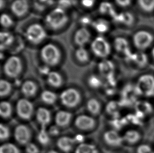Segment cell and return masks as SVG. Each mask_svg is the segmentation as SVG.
Returning <instances> with one entry per match:
<instances>
[{"label": "cell", "mask_w": 154, "mask_h": 153, "mask_svg": "<svg viewBox=\"0 0 154 153\" xmlns=\"http://www.w3.org/2000/svg\"><path fill=\"white\" fill-rule=\"evenodd\" d=\"M26 41L24 37L21 38V36L16 35L14 42L12 46L9 49L11 55H17L22 52L25 47Z\"/></svg>", "instance_id": "23"}, {"label": "cell", "mask_w": 154, "mask_h": 153, "mask_svg": "<svg viewBox=\"0 0 154 153\" xmlns=\"http://www.w3.org/2000/svg\"><path fill=\"white\" fill-rule=\"evenodd\" d=\"M41 98L44 103L48 104H52L56 102L57 95L54 92L46 90L42 92L41 94Z\"/></svg>", "instance_id": "34"}, {"label": "cell", "mask_w": 154, "mask_h": 153, "mask_svg": "<svg viewBox=\"0 0 154 153\" xmlns=\"http://www.w3.org/2000/svg\"><path fill=\"white\" fill-rule=\"evenodd\" d=\"M36 118L38 122L44 128L50 123L51 114L48 109L41 107L36 111Z\"/></svg>", "instance_id": "19"}, {"label": "cell", "mask_w": 154, "mask_h": 153, "mask_svg": "<svg viewBox=\"0 0 154 153\" xmlns=\"http://www.w3.org/2000/svg\"><path fill=\"white\" fill-rule=\"evenodd\" d=\"M47 76V81L48 84L52 87L58 88L63 84V78L62 75L56 71H51Z\"/></svg>", "instance_id": "27"}, {"label": "cell", "mask_w": 154, "mask_h": 153, "mask_svg": "<svg viewBox=\"0 0 154 153\" xmlns=\"http://www.w3.org/2000/svg\"><path fill=\"white\" fill-rule=\"evenodd\" d=\"M99 69L100 72L103 74H109L112 73L114 69V65L111 61L103 59L99 64Z\"/></svg>", "instance_id": "35"}, {"label": "cell", "mask_w": 154, "mask_h": 153, "mask_svg": "<svg viewBox=\"0 0 154 153\" xmlns=\"http://www.w3.org/2000/svg\"><path fill=\"white\" fill-rule=\"evenodd\" d=\"M25 151L27 153H40V150L37 145L31 142L25 145Z\"/></svg>", "instance_id": "44"}, {"label": "cell", "mask_w": 154, "mask_h": 153, "mask_svg": "<svg viewBox=\"0 0 154 153\" xmlns=\"http://www.w3.org/2000/svg\"><path fill=\"white\" fill-rule=\"evenodd\" d=\"M94 20L89 15H84L79 18V23L81 27H88V26H92Z\"/></svg>", "instance_id": "40"}, {"label": "cell", "mask_w": 154, "mask_h": 153, "mask_svg": "<svg viewBox=\"0 0 154 153\" xmlns=\"http://www.w3.org/2000/svg\"><path fill=\"white\" fill-rule=\"evenodd\" d=\"M113 47L117 52L129 57L131 55L130 45L128 41L124 38L119 37L115 38L113 43Z\"/></svg>", "instance_id": "16"}, {"label": "cell", "mask_w": 154, "mask_h": 153, "mask_svg": "<svg viewBox=\"0 0 154 153\" xmlns=\"http://www.w3.org/2000/svg\"><path fill=\"white\" fill-rule=\"evenodd\" d=\"M48 153H59L58 152L56 151L55 150H53V149H52V150H50V151H49L48 152Z\"/></svg>", "instance_id": "52"}, {"label": "cell", "mask_w": 154, "mask_h": 153, "mask_svg": "<svg viewBox=\"0 0 154 153\" xmlns=\"http://www.w3.org/2000/svg\"><path fill=\"white\" fill-rule=\"evenodd\" d=\"M86 107L88 111L94 115L98 114L101 110L100 103L95 98H91L87 102Z\"/></svg>", "instance_id": "32"}, {"label": "cell", "mask_w": 154, "mask_h": 153, "mask_svg": "<svg viewBox=\"0 0 154 153\" xmlns=\"http://www.w3.org/2000/svg\"><path fill=\"white\" fill-rule=\"evenodd\" d=\"M75 143H79V144L82 143H84V137L83 135L81 134L77 135L75 136V137H74Z\"/></svg>", "instance_id": "50"}, {"label": "cell", "mask_w": 154, "mask_h": 153, "mask_svg": "<svg viewBox=\"0 0 154 153\" xmlns=\"http://www.w3.org/2000/svg\"><path fill=\"white\" fill-rule=\"evenodd\" d=\"M98 35L104 36L110 31V23L106 18H98L94 20L91 26Z\"/></svg>", "instance_id": "13"}, {"label": "cell", "mask_w": 154, "mask_h": 153, "mask_svg": "<svg viewBox=\"0 0 154 153\" xmlns=\"http://www.w3.org/2000/svg\"><path fill=\"white\" fill-rule=\"evenodd\" d=\"M75 126L82 130H88L93 128L95 125V121L91 116L79 115L75 120Z\"/></svg>", "instance_id": "15"}, {"label": "cell", "mask_w": 154, "mask_h": 153, "mask_svg": "<svg viewBox=\"0 0 154 153\" xmlns=\"http://www.w3.org/2000/svg\"><path fill=\"white\" fill-rule=\"evenodd\" d=\"M0 153H20V151L14 144L6 143L1 146Z\"/></svg>", "instance_id": "38"}, {"label": "cell", "mask_w": 154, "mask_h": 153, "mask_svg": "<svg viewBox=\"0 0 154 153\" xmlns=\"http://www.w3.org/2000/svg\"><path fill=\"white\" fill-rule=\"evenodd\" d=\"M15 36L14 34L9 31H2L0 35L1 49V51L6 50L10 48L14 42Z\"/></svg>", "instance_id": "17"}, {"label": "cell", "mask_w": 154, "mask_h": 153, "mask_svg": "<svg viewBox=\"0 0 154 153\" xmlns=\"http://www.w3.org/2000/svg\"><path fill=\"white\" fill-rule=\"evenodd\" d=\"M48 133L50 134V135L52 136H56L60 133V130L58 128V126H52L49 129Z\"/></svg>", "instance_id": "48"}, {"label": "cell", "mask_w": 154, "mask_h": 153, "mask_svg": "<svg viewBox=\"0 0 154 153\" xmlns=\"http://www.w3.org/2000/svg\"><path fill=\"white\" fill-rule=\"evenodd\" d=\"M96 0H80V4L86 9L93 8L96 4Z\"/></svg>", "instance_id": "46"}, {"label": "cell", "mask_w": 154, "mask_h": 153, "mask_svg": "<svg viewBox=\"0 0 154 153\" xmlns=\"http://www.w3.org/2000/svg\"><path fill=\"white\" fill-rule=\"evenodd\" d=\"M98 11L100 14L105 16H109L113 19L117 13L115 10L114 6L109 2L105 1L102 2L98 7Z\"/></svg>", "instance_id": "24"}, {"label": "cell", "mask_w": 154, "mask_h": 153, "mask_svg": "<svg viewBox=\"0 0 154 153\" xmlns=\"http://www.w3.org/2000/svg\"><path fill=\"white\" fill-rule=\"evenodd\" d=\"M69 21L67 10L55 6L46 13L44 19V25L51 31L59 32L66 27Z\"/></svg>", "instance_id": "1"}, {"label": "cell", "mask_w": 154, "mask_h": 153, "mask_svg": "<svg viewBox=\"0 0 154 153\" xmlns=\"http://www.w3.org/2000/svg\"><path fill=\"white\" fill-rule=\"evenodd\" d=\"M133 43L137 49L144 50L150 47L154 40L152 34L145 30L136 32L133 36Z\"/></svg>", "instance_id": "7"}, {"label": "cell", "mask_w": 154, "mask_h": 153, "mask_svg": "<svg viewBox=\"0 0 154 153\" xmlns=\"http://www.w3.org/2000/svg\"><path fill=\"white\" fill-rule=\"evenodd\" d=\"M50 136L48 131H47L43 128L38 132L37 139L40 144L42 145H46L50 142Z\"/></svg>", "instance_id": "37"}, {"label": "cell", "mask_w": 154, "mask_h": 153, "mask_svg": "<svg viewBox=\"0 0 154 153\" xmlns=\"http://www.w3.org/2000/svg\"><path fill=\"white\" fill-rule=\"evenodd\" d=\"M90 49L94 56L100 59H106L112 52V46L104 36L98 35L92 40Z\"/></svg>", "instance_id": "4"}, {"label": "cell", "mask_w": 154, "mask_h": 153, "mask_svg": "<svg viewBox=\"0 0 154 153\" xmlns=\"http://www.w3.org/2000/svg\"><path fill=\"white\" fill-rule=\"evenodd\" d=\"M137 153H154L152 147L147 144L140 145L136 150Z\"/></svg>", "instance_id": "45"}, {"label": "cell", "mask_w": 154, "mask_h": 153, "mask_svg": "<svg viewBox=\"0 0 154 153\" xmlns=\"http://www.w3.org/2000/svg\"><path fill=\"white\" fill-rule=\"evenodd\" d=\"M30 8L29 0H13L10 6L11 14L18 19L26 16L29 13Z\"/></svg>", "instance_id": "9"}, {"label": "cell", "mask_w": 154, "mask_h": 153, "mask_svg": "<svg viewBox=\"0 0 154 153\" xmlns=\"http://www.w3.org/2000/svg\"><path fill=\"white\" fill-rule=\"evenodd\" d=\"M88 81L90 86L94 88H97L100 87L102 83L100 79L95 75H92L91 76H90Z\"/></svg>", "instance_id": "42"}, {"label": "cell", "mask_w": 154, "mask_h": 153, "mask_svg": "<svg viewBox=\"0 0 154 153\" xmlns=\"http://www.w3.org/2000/svg\"><path fill=\"white\" fill-rule=\"evenodd\" d=\"M152 57L154 58V46L152 47Z\"/></svg>", "instance_id": "53"}, {"label": "cell", "mask_w": 154, "mask_h": 153, "mask_svg": "<svg viewBox=\"0 0 154 153\" xmlns=\"http://www.w3.org/2000/svg\"><path fill=\"white\" fill-rule=\"evenodd\" d=\"M10 135V131L8 126L3 124H1L0 126V138L1 141H5Z\"/></svg>", "instance_id": "41"}, {"label": "cell", "mask_w": 154, "mask_h": 153, "mask_svg": "<svg viewBox=\"0 0 154 153\" xmlns=\"http://www.w3.org/2000/svg\"><path fill=\"white\" fill-rule=\"evenodd\" d=\"M38 91V87L35 83L31 80H26L22 83L21 91L27 97H32L35 95Z\"/></svg>", "instance_id": "22"}, {"label": "cell", "mask_w": 154, "mask_h": 153, "mask_svg": "<svg viewBox=\"0 0 154 153\" xmlns=\"http://www.w3.org/2000/svg\"><path fill=\"white\" fill-rule=\"evenodd\" d=\"M14 136L15 140L19 144L26 145L29 143L31 135L27 126L24 124H19L15 128Z\"/></svg>", "instance_id": "12"}, {"label": "cell", "mask_w": 154, "mask_h": 153, "mask_svg": "<svg viewBox=\"0 0 154 153\" xmlns=\"http://www.w3.org/2000/svg\"><path fill=\"white\" fill-rule=\"evenodd\" d=\"M16 109L20 118L24 120H29L33 114L34 106L29 100L22 98L17 102Z\"/></svg>", "instance_id": "11"}, {"label": "cell", "mask_w": 154, "mask_h": 153, "mask_svg": "<svg viewBox=\"0 0 154 153\" xmlns=\"http://www.w3.org/2000/svg\"><path fill=\"white\" fill-rule=\"evenodd\" d=\"M132 0H115V2L118 6L125 8L129 6L131 3Z\"/></svg>", "instance_id": "47"}, {"label": "cell", "mask_w": 154, "mask_h": 153, "mask_svg": "<svg viewBox=\"0 0 154 153\" xmlns=\"http://www.w3.org/2000/svg\"><path fill=\"white\" fill-rule=\"evenodd\" d=\"M5 4H6V1L5 0H1V10H2L3 8L5 6Z\"/></svg>", "instance_id": "51"}, {"label": "cell", "mask_w": 154, "mask_h": 153, "mask_svg": "<svg viewBox=\"0 0 154 153\" xmlns=\"http://www.w3.org/2000/svg\"><path fill=\"white\" fill-rule=\"evenodd\" d=\"M4 73L12 78H17L23 69V62L21 57L17 55H11L5 60L3 66Z\"/></svg>", "instance_id": "5"}, {"label": "cell", "mask_w": 154, "mask_h": 153, "mask_svg": "<svg viewBox=\"0 0 154 153\" xmlns=\"http://www.w3.org/2000/svg\"><path fill=\"white\" fill-rule=\"evenodd\" d=\"M12 106L10 102L6 101L1 102L0 104V114L3 118H8L12 115Z\"/></svg>", "instance_id": "33"}, {"label": "cell", "mask_w": 154, "mask_h": 153, "mask_svg": "<svg viewBox=\"0 0 154 153\" xmlns=\"http://www.w3.org/2000/svg\"><path fill=\"white\" fill-rule=\"evenodd\" d=\"M138 4L142 10L147 13L154 10V0H137Z\"/></svg>", "instance_id": "36"}, {"label": "cell", "mask_w": 154, "mask_h": 153, "mask_svg": "<svg viewBox=\"0 0 154 153\" xmlns=\"http://www.w3.org/2000/svg\"><path fill=\"white\" fill-rule=\"evenodd\" d=\"M40 56L45 65L50 67L56 66L62 59V52L56 44L48 42L42 46Z\"/></svg>", "instance_id": "2"}, {"label": "cell", "mask_w": 154, "mask_h": 153, "mask_svg": "<svg viewBox=\"0 0 154 153\" xmlns=\"http://www.w3.org/2000/svg\"><path fill=\"white\" fill-rule=\"evenodd\" d=\"M113 19L115 22L127 26H131L135 21L133 15L128 12L117 13Z\"/></svg>", "instance_id": "18"}, {"label": "cell", "mask_w": 154, "mask_h": 153, "mask_svg": "<svg viewBox=\"0 0 154 153\" xmlns=\"http://www.w3.org/2000/svg\"><path fill=\"white\" fill-rule=\"evenodd\" d=\"M76 60L81 64H86L91 59L90 52L86 47H76L74 51Z\"/></svg>", "instance_id": "26"}, {"label": "cell", "mask_w": 154, "mask_h": 153, "mask_svg": "<svg viewBox=\"0 0 154 153\" xmlns=\"http://www.w3.org/2000/svg\"><path fill=\"white\" fill-rule=\"evenodd\" d=\"M55 3V0H33L34 8L40 12L47 10Z\"/></svg>", "instance_id": "31"}, {"label": "cell", "mask_w": 154, "mask_h": 153, "mask_svg": "<svg viewBox=\"0 0 154 153\" xmlns=\"http://www.w3.org/2000/svg\"><path fill=\"white\" fill-rule=\"evenodd\" d=\"M136 90L140 94L147 97L154 96V76L147 74L140 76L136 85Z\"/></svg>", "instance_id": "6"}, {"label": "cell", "mask_w": 154, "mask_h": 153, "mask_svg": "<svg viewBox=\"0 0 154 153\" xmlns=\"http://www.w3.org/2000/svg\"><path fill=\"white\" fill-rule=\"evenodd\" d=\"M75 153H98V151L97 148L94 144L83 143L77 146Z\"/></svg>", "instance_id": "30"}, {"label": "cell", "mask_w": 154, "mask_h": 153, "mask_svg": "<svg viewBox=\"0 0 154 153\" xmlns=\"http://www.w3.org/2000/svg\"><path fill=\"white\" fill-rule=\"evenodd\" d=\"M58 7L67 10L73 5V2L72 0H58L57 2Z\"/></svg>", "instance_id": "43"}, {"label": "cell", "mask_w": 154, "mask_h": 153, "mask_svg": "<svg viewBox=\"0 0 154 153\" xmlns=\"http://www.w3.org/2000/svg\"><path fill=\"white\" fill-rule=\"evenodd\" d=\"M72 117V114L69 111L65 110L59 111L55 116L56 125L60 127L66 126L71 121Z\"/></svg>", "instance_id": "21"}, {"label": "cell", "mask_w": 154, "mask_h": 153, "mask_svg": "<svg viewBox=\"0 0 154 153\" xmlns=\"http://www.w3.org/2000/svg\"><path fill=\"white\" fill-rule=\"evenodd\" d=\"M60 100L64 106L73 108L77 106L81 101V94L76 89L70 88L62 92Z\"/></svg>", "instance_id": "8"}, {"label": "cell", "mask_w": 154, "mask_h": 153, "mask_svg": "<svg viewBox=\"0 0 154 153\" xmlns=\"http://www.w3.org/2000/svg\"><path fill=\"white\" fill-rule=\"evenodd\" d=\"M130 56L131 61L138 66H145L148 62L147 57L143 52H138L135 54H131L129 57Z\"/></svg>", "instance_id": "29"}, {"label": "cell", "mask_w": 154, "mask_h": 153, "mask_svg": "<svg viewBox=\"0 0 154 153\" xmlns=\"http://www.w3.org/2000/svg\"><path fill=\"white\" fill-rule=\"evenodd\" d=\"M92 33L88 27H80L75 31L73 41L76 47H86L92 42Z\"/></svg>", "instance_id": "10"}, {"label": "cell", "mask_w": 154, "mask_h": 153, "mask_svg": "<svg viewBox=\"0 0 154 153\" xmlns=\"http://www.w3.org/2000/svg\"><path fill=\"white\" fill-rule=\"evenodd\" d=\"M75 144L74 138L69 136L60 137L57 141V147L64 152L71 151Z\"/></svg>", "instance_id": "20"}, {"label": "cell", "mask_w": 154, "mask_h": 153, "mask_svg": "<svg viewBox=\"0 0 154 153\" xmlns=\"http://www.w3.org/2000/svg\"><path fill=\"white\" fill-rule=\"evenodd\" d=\"M23 37L27 43L38 45L44 42L48 37V29L41 23H32L26 28Z\"/></svg>", "instance_id": "3"}, {"label": "cell", "mask_w": 154, "mask_h": 153, "mask_svg": "<svg viewBox=\"0 0 154 153\" xmlns=\"http://www.w3.org/2000/svg\"><path fill=\"white\" fill-rule=\"evenodd\" d=\"M15 25L14 20L12 15L7 13H3L1 15V25L4 30L8 31Z\"/></svg>", "instance_id": "28"}, {"label": "cell", "mask_w": 154, "mask_h": 153, "mask_svg": "<svg viewBox=\"0 0 154 153\" xmlns=\"http://www.w3.org/2000/svg\"><path fill=\"white\" fill-rule=\"evenodd\" d=\"M39 70H40V73L41 74L46 75V76L48 75V73L51 71L50 70V67L46 65L41 67L39 69Z\"/></svg>", "instance_id": "49"}, {"label": "cell", "mask_w": 154, "mask_h": 153, "mask_svg": "<svg viewBox=\"0 0 154 153\" xmlns=\"http://www.w3.org/2000/svg\"><path fill=\"white\" fill-rule=\"evenodd\" d=\"M141 135L140 133L135 130H128L123 135L124 142L128 143L131 145H133L137 143L141 139Z\"/></svg>", "instance_id": "25"}, {"label": "cell", "mask_w": 154, "mask_h": 153, "mask_svg": "<svg viewBox=\"0 0 154 153\" xmlns=\"http://www.w3.org/2000/svg\"><path fill=\"white\" fill-rule=\"evenodd\" d=\"M12 86L9 81L5 79H1L0 81V95L2 97H5L10 93Z\"/></svg>", "instance_id": "39"}, {"label": "cell", "mask_w": 154, "mask_h": 153, "mask_svg": "<svg viewBox=\"0 0 154 153\" xmlns=\"http://www.w3.org/2000/svg\"><path fill=\"white\" fill-rule=\"evenodd\" d=\"M104 140L108 145L118 147L121 146L124 142L123 136L117 132L116 130H109L104 134Z\"/></svg>", "instance_id": "14"}]
</instances>
